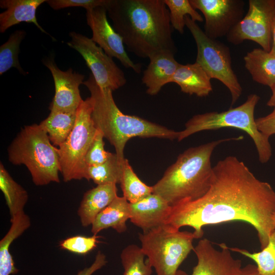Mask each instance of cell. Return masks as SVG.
<instances>
[{
    "mask_svg": "<svg viewBox=\"0 0 275 275\" xmlns=\"http://www.w3.org/2000/svg\"><path fill=\"white\" fill-rule=\"evenodd\" d=\"M124 161H121L116 153H112L103 163L87 166L84 178L87 180H92L97 185L120 183Z\"/></svg>",
    "mask_w": 275,
    "mask_h": 275,
    "instance_id": "obj_26",
    "label": "cell"
},
{
    "mask_svg": "<svg viewBox=\"0 0 275 275\" xmlns=\"http://www.w3.org/2000/svg\"><path fill=\"white\" fill-rule=\"evenodd\" d=\"M106 9L113 28L136 56L149 58L161 51L176 52L163 0H110Z\"/></svg>",
    "mask_w": 275,
    "mask_h": 275,
    "instance_id": "obj_2",
    "label": "cell"
},
{
    "mask_svg": "<svg viewBox=\"0 0 275 275\" xmlns=\"http://www.w3.org/2000/svg\"><path fill=\"white\" fill-rule=\"evenodd\" d=\"M104 136L97 129L95 136L88 150L85 157L86 166H95L105 162L112 155V153L104 149Z\"/></svg>",
    "mask_w": 275,
    "mask_h": 275,
    "instance_id": "obj_32",
    "label": "cell"
},
{
    "mask_svg": "<svg viewBox=\"0 0 275 275\" xmlns=\"http://www.w3.org/2000/svg\"><path fill=\"white\" fill-rule=\"evenodd\" d=\"M106 263L105 255L100 251H98L93 263L89 267L78 271L76 275H92L95 272L105 265Z\"/></svg>",
    "mask_w": 275,
    "mask_h": 275,
    "instance_id": "obj_36",
    "label": "cell"
},
{
    "mask_svg": "<svg viewBox=\"0 0 275 275\" xmlns=\"http://www.w3.org/2000/svg\"><path fill=\"white\" fill-rule=\"evenodd\" d=\"M110 0H47L46 3L53 10H58L69 7H82L87 10L108 5Z\"/></svg>",
    "mask_w": 275,
    "mask_h": 275,
    "instance_id": "obj_34",
    "label": "cell"
},
{
    "mask_svg": "<svg viewBox=\"0 0 275 275\" xmlns=\"http://www.w3.org/2000/svg\"><path fill=\"white\" fill-rule=\"evenodd\" d=\"M272 42L271 47L269 52L275 56V12L273 15L272 24Z\"/></svg>",
    "mask_w": 275,
    "mask_h": 275,
    "instance_id": "obj_38",
    "label": "cell"
},
{
    "mask_svg": "<svg viewBox=\"0 0 275 275\" xmlns=\"http://www.w3.org/2000/svg\"><path fill=\"white\" fill-rule=\"evenodd\" d=\"M193 233L167 225L139 234L141 249L156 275H184L179 267L194 250Z\"/></svg>",
    "mask_w": 275,
    "mask_h": 275,
    "instance_id": "obj_7",
    "label": "cell"
},
{
    "mask_svg": "<svg viewBox=\"0 0 275 275\" xmlns=\"http://www.w3.org/2000/svg\"><path fill=\"white\" fill-rule=\"evenodd\" d=\"M116 184L97 185L84 195L77 210L81 225H92L96 216L117 196Z\"/></svg>",
    "mask_w": 275,
    "mask_h": 275,
    "instance_id": "obj_18",
    "label": "cell"
},
{
    "mask_svg": "<svg viewBox=\"0 0 275 275\" xmlns=\"http://www.w3.org/2000/svg\"><path fill=\"white\" fill-rule=\"evenodd\" d=\"M185 22L197 45L196 62L211 79L219 80L229 89L232 106L241 96L242 89L232 69L229 47L217 39L208 37L189 16L185 17Z\"/></svg>",
    "mask_w": 275,
    "mask_h": 275,
    "instance_id": "obj_9",
    "label": "cell"
},
{
    "mask_svg": "<svg viewBox=\"0 0 275 275\" xmlns=\"http://www.w3.org/2000/svg\"><path fill=\"white\" fill-rule=\"evenodd\" d=\"M105 7L86 11L87 24L92 32L91 39L111 58H115L126 68L135 73L141 72L140 64L134 63L127 53L121 36L109 23Z\"/></svg>",
    "mask_w": 275,
    "mask_h": 275,
    "instance_id": "obj_13",
    "label": "cell"
},
{
    "mask_svg": "<svg viewBox=\"0 0 275 275\" xmlns=\"http://www.w3.org/2000/svg\"><path fill=\"white\" fill-rule=\"evenodd\" d=\"M163 2L169 10L172 28L179 33H184L185 17L187 15L195 22L203 21V18L191 6L189 0H163Z\"/></svg>",
    "mask_w": 275,
    "mask_h": 275,
    "instance_id": "obj_31",
    "label": "cell"
},
{
    "mask_svg": "<svg viewBox=\"0 0 275 275\" xmlns=\"http://www.w3.org/2000/svg\"><path fill=\"white\" fill-rule=\"evenodd\" d=\"M191 6L203 14L204 33L213 39L227 36L244 17L242 0H189Z\"/></svg>",
    "mask_w": 275,
    "mask_h": 275,
    "instance_id": "obj_12",
    "label": "cell"
},
{
    "mask_svg": "<svg viewBox=\"0 0 275 275\" xmlns=\"http://www.w3.org/2000/svg\"><path fill=\"white\" fill-rule=\"evenodd\" d=\"M274 12L275 0H250L247 13L229 32L227 41L238 45L245 40H251L269 52Z\"/></svg>",
    "mask_w": 275,
    "mask_h": 275,
    "instance_id": "obj_10",
    "label": "cell"
},
{
    "mask_svg": "<svg viewBox=\"0 0 275 275\" xmlns=\"http://www.w3.org/2000/svg\"><path fill=\"white\" fill-rule=\"evenodd\" d=\"M130 222L146 232L167 225L171 206L161 196L152 193L139 202L130 203Z\"/></svg>",
    "mask_w": 275,
    "mask_h": 275,
    "instance_id": "obj_16",
    "label": "cell"
},
{
    "mask_svg": "<svg viewBox=\"0 0 275 275\" xmlns=\"http://www.w3.org/2000/svg\"><path fill=\"white\" fill-rule=\"evenodd\" d=\"M213 171L208 191L197 200L171 206L167 225L177 230L190 227L197 239L203 235L205 226L244 222L256 230L263 249L275 230V191L235 156L218 161Z\"/></svg>",
    "mask_w": 275,
    "mask_h": 275,
    "instance_id": "obj_1",
    "label": "cell"
},
{
    "mask_svg": "<svg viewBox=\"0 0 275 275\" xmlns=\"http://www.w3.org/2000/svg\"><path fill=\"white\" fill-rule=\"evenodd\" d=\"M25 35L26 32L24 30H16L0 46L1 75L13 67L16 68L21 73L24 74L19 62L18 54L20 43Z\"/></svg>",
    "mask_w": 275,
    "mask_h": 275,
    "instance_id": "obj_29",
    "label": "cell"
},
{
    "mask_svg": "<svg viewBox=\"0 0 275 275\" xmlns=\"http://www.w3.org/2000/svg\"><path fill=\"white\" fill-rule=\"evenodd\" d=\"M240 275H262L260 273L256 265L248 264L241 269Z\"/></svg>",
    "mask_w": 275,
    "mask_h": 275,
    "instance_id": "obj_37",
    "label": "cell"
},
{
    "mask_svg": "<svg viewBox=\"0 0 275 275\" xmlns=\"http://www.w3.org/2000/svg\"><path fill=\"white\" fill-rule=\"evenodd\" d=\"M42 62L50 71L54 84L55 93L49 107L50 112H76L83 101L79 86L84 82L85 75L71 68L61 70L51 58L44 59Z\"/></svg>",
    "mask_w": 275,
    "mask_h": 275,
    "instance_id": "obj_15",
    "label": "cell"
},
{
    "mask_svg": "<svg viewBox=\"0 0 275 275\" xmlns=\"http://www.w3.org/2000/svg\"><path fill=\"white\" fill-rule=\"evenodd\" d=\"M258 130L269 138L275 134V110L268 115L255 120Z\"/></svg>",
    "mask_w": 275,
    "mask_h": 275,
    "instance_id": "obj_35",
    "label": "cell"
},
{
    "mask_svg": "<svg viewBox=\"0 0 275 275\" xmlns=\"http://www.w3.org/2000/svg\"><path fill=\"white\" fill-rule=\"evenodd\" d=\"M8 156L13 164L27 168L35 185L60 183L58 148L39 124L24 126L9 146Z\"/></svg>",
    "mask_w": 275,
    "mask_h": 275,
    "instance_id": "obj_5",
    "label": "cell"
},
{
    "mask_svg": "<svg viewBox=\"0 0 275 275\" xmlns=\"http://www.w3.org/2000/svg\"><path fill=\"white\" fill-rule=\"evenodd\" d=\"M120 184L123 196L129 203L139 202L153 192L152 186L140 179L126 158Z\"/></svg>",
    "mask_w": 275,
    "mask_h": 275,
    "instance_id": "obj_27",
    "label": "cell"
},
{
    "mask_svg": "<svg viewBox=\"0 0 275 275\" xmlns=\"http://www.w3.org/2000/svg\"><path fill=\"white\" fill-rule=\"evenodd\" d=\"M76 114V112L51 111L39 124L54 146L60 147L68 137L75 123Z\"/></svg>",
    "mask_w": 275,
    "mask_h": 275,
    "instance_id": "obj_24",
    "label": "cell"
},
{
    "mask_svg": "<svg viewBox=\"0 0 275 275\" xmlns=\"http://www.w3.org/2000/svg\"><path fill=\"white\" fill-rule=\"evenodd\" d=\"M46 0H1L0 7L6 9L0 14V32L25 22L34 24L41 32L47 34L40 25L36 17L37 8Z\"/></svg>",
    "mask_w": 275,
    "mask_h": 275,
    "instance_id": "obj_19",
    "label": "cell"
},
{
    "mask_svg": "<svg viewBox=\"0 0 275 275\" xmlns=\"http://www.w3.org/2000/svg\"><path fill=\"white\" fill-rule=\"evenodd\" d=\"M272 91V95L267 102V105L269 106L273 107L275 110V84L270 87Z\"/></svg>",
    "mask_w": 275,
    "mask_h": 275,
    "instance_id": "obj_39",
    "label": "cell"
},
{
    "mask_svg": "<svg viewBox=\"0 0 275 275\" xmlns=\"http://www.w3.org/2000/svg\"><path fill=\"white\" fill-rule=\"evenodd\" d=\"M11 227L0 241V275L17 273L19 270L15 267L9 249L14 240L19 237L31 226V219L24 211L10 219Z\"/></svg>",
    "mask_w": 275,
    "mask_h": 275,
    "instance_id": "obj_22",
    "label": "cell"
},
{
    "mask_svg": "<svg viewBox=\"0 0 275 275\" xmlns=\"http://www.w3.org/2000/svg\"><path fill=\"white\" fill-rule=\"evenodd\" d=\"M211 78L196 62L180 64L171 82L178 85L182 92L198 97H206L212 91Z\"/></svg>",
    "mask_w": 275,
    "mask_h": 275,
    "instance_id": "obj_20",
    "label": "cell"
},
{
    "mask_svg": "<svg viewBox=\"0 0 275 275\" xmlns=\"http://www.w3.org/2000/svg\"><path fill=\"white\" fill-rule=\"evenodd\" d=\"M229 248L231 251L253 260L262 275H275V230L270 235L267 245L259 252L251 253L237 248Z\"/></svg>",
    "mask_w": 275,
    "mask_h": 275,
    "instance_id": "obj_30",
    "label": "cell"
},
{
    "mask_svg": "<svg viewBox=\"0 0 275 275\" xmlns=\"http://www.w3.org/2000/svg\"><path fill=\"white\" fill-rule=\"evenodd\" d=\"M0 189L4 194L11 218L24 211L28 200V192L13 179L2 162L0 163Z\"/></svg>",
    "mask_w": 275,
    "mask_h": 275,
    "instance_id": "obj_25",
    "label": "cell"
},
{
    "mask_svg": "<svg viewBox=\"0 0 275 275\" xmlns=\"http://www.w3.org/2000/svg\"><path fill=\"white\" fill-rule=\"evenodd\" d=\"M130 216V203L123 196H117L96 216L91 225V232L96 235L102 230L111 228L119 233H124Z\"/></svg>",
    "mask_w": 275,
    "mask_h": 275,
    "instance_id": "obj_21",
    "label": "cell"
},
{
    "mask_svg": "<svg viewBox=\"0 0 275 275\" xmlns=\"http://www.w3.org/2000/svg\"><path fill=\"white\" fill-rule=\"evenodd\" d=\"M92 111V101L89 97L79 105L74 127L59 147L60 172L65 182L85 177V157L97 131L91 117Z\"/></svg>",
    "mask_w": 275,
    "mask_h": 275,
    "instance_id": "obj_8",
    "label": "cell"
},
{
    "mask_svg": "<svg viewBox=\"0 0 275 275\" xmlns=\"http://www.w3.org/2000/svg\"><path fill=\"white\" fill-rule=\"evenodd\" d=\"M260 99L258 95H249L241 105L222 112H211L198 114L185 124L184 130L179 131V142L198 132L232 127L245 131L252 139L261 163H266L271 157L272 150L269 138L258 129L254 118L255 107Z\"/></svg>",
    "mask_w": 275,
    "mask_h": 275,
    "instance_id": "obj_6",
    "label": "cell"
},
{
    "mask_svg": "<svg viewBox=\"0 0 275 275\" xmlns=\"http://www.w3.org/2000/svg\"><path fill=\"white\" fill-rule=\"evenodd\" d=\"M83 84L90 91L92 101L91 117L96 128L113 145L116 154L124 161V150L131 138H157L177 139V132L135 116L123 114L116 104L113 91L100 88L92 73Z\"/></svg>",
    "mask_w": 275,
    "mask_h": 275,
    "instance_id": "obj_3",
    "label": "cell"
},
{
    "mask_svg": "<svg viewBox=\"0 0 275 275\" xmlns=\"http://www.w3.org/2000/svg\"><path fill=\"white\" fill-rule=\"evenodd\" d=\"M145 257L138 245L131 244L126 246L120 255L123 275H151L153 267Z\"/></svg>",
    "mask_w": 275,
    "mask_h": 275,
    "instance_id": "obj_28",
    "label": "cell"
},
{
    "mask_svg": "<svg viewBox=\"0 0 275 275\" xmlns=\"http://www.w3.org/2000/svg\"><path fill=\"white\" fill-rule=\"evenodd\" d=\"M97 236L87 237L77 235L69 237L60 243L62 249L78 254H85L97 246Z\"/></svg>",
    "mask_w": 275,
    "mask_h": 275,
    "instance_id": "obj_33",
    "label": "cell"
},
{
    "mask_svg": "<svg viewBox=\"0 0 275 275\" xmlns=\"http://www.w3.org/2000/svg\"><path fill=\"white\" fill-rule=\"evenodd\" d=\"M170 51L156 53L149 59V63L143 72L142 81L147 88L146 93L151 96L157 94L171 79L180 65Z\"/></svg>",
    "mask_w": 275,
    "mask_h": 275,
    "instance_id": "obj_17",
    "label": "cell"
},
{
    "mask_svg": "<svg viewBox=\"0 0 275 275\" xmlns=\"http://www.w3.org/2000/svg\"><path fill=\"white\" fill-rule=\"evenodd\" d=\"M244 66L253 79L270 88L275 84V56L262 48H255L244 57Z\"/></svg>",
    "mask_w": 275,
    "mask_h": 275,
    "instance_id": "obj_23",
    "label": "cell"
},
{
    "mask_svg": "<svg viewBox=\"0 0 275 275\" xmlns=\"http://www.w3.org/2000/svg\"><path fill=\"white\" fill-rule=\"evenodd\" d=\"M242 139L239 136L221 139L185 150L152 186V193L161 196L170 206L202 197L211 183L213 171L211 157L214 149L223 142Z\"/></svg>",
    "mask_w": 275,
    "mask_h": 275,
    "instance_id": "obj_4",
    "label": "cell"
},
{
    "mask_svg": "<svg viewBox=\"0 0 275 275\" xmlns=\"http://www.w3.org/2000/svg\"><path fill=\"white\" fill-rule=\"evenodd\" d=\"M218 245L221 250L215 249L206 238L199 240L193 250L198 262L191 275H240L241 260L232 256L225 243Z\"/></svg>",
    "mask_w": 275,
    "mask_h": 275,
    "instance_id": "obj_14",
    "label": "cell"
},
{
    "mask_svg": "<svg viewBox=\"0 0 275 275\" xmlns=\"http://www.w3.org/2000/svg\"><path fill=\"white\" fill-rule=\"evenodd\" d=\"M67 44L81 54L100 88L113 91L126 84L122 70L91 39L75 32H70Z\"/></svg>",
    "mask_w": 275,
    "mask_h": 275,
    "instance_id": "obj_11",
    "label": "cell"
}]
</instances>
